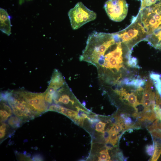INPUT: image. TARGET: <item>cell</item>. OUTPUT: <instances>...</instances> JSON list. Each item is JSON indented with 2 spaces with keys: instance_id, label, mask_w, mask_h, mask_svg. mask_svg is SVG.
Masks as SVG:
<instances>
[{
  "instance_id": "obj_13",
  "label": "cell",
  "mask_w": 161,
  "mask_h": 161,
  "mask_svg": "<svg viewBox=\"0 0 161 161\" xmlns=\"http://www.w3.org/2000/svg\"><path fill=\"white\" fill-rule=\"evenodd\" d=\"M157 119L156 113L154 111L148 110L146 111L143 116L138 119L139 122L148 120L152 122Z\"/></svg>"
},
{
  "instance_id": "obj_24",
  "label": "cell",
  "mask_w": 161,
  "mask_h": 161,
  "mask_svg": "<svg viewBox=\"0 0 161 161\" xmlns=\"http://www.w3.org/2000/svg\"><path fill=\"white\" fill-rule=\"evenodd\" d=\"M17 156V157L18 158V159L20 160H32L30 157H28V156H27L26 155L23 154H18Z\"/></svg>"
},
{
  "instance_id": "obj_26",
  "label": "cell",
  "mask_w": 161,
  "mask_h": 161,
  "mask_svg": "<svg viewBox=\"0 0 161 161\" xmlns=\"http://www.w3.org/2000/svg\"><path fill=\"white\" fill-rule=\"evenodd\" d=\"M117 156L120 160H124V157L123 153L121 152H120L117 154Z\"/></svg>"
},
{
  "instance_id": "obj_9",
  "label": "cell",
  "mask_w": 161,
  "mask_h": 161,
  "mask_svg": "<svg viewBox=\"0 0 161 161\" xmlns=\"http://www.w3.org/2000/svg\"><path fill=\"white\" fill-rule=\"evenodd\" d=\"M144 40L148 41L155 48L161 50V24L146 37Z\"/></svg>"
},
{
  "instance_id": "obj_10",
  "label": "cell",
  "mask_w": 161,
  "mask_h": 161,
  "mask_svg": "<svg viewBox=\"0 0 161 161\" xmlns=\"http://www.w3.org/2000/svg\"><path fill=\"white\" fill-rule=\"evenodd\" d=\"M13 114L7 100L0 99V122H5Z\"/></svg>"
},
{
  "instance_id": "obj_12",
  "label": "cell",
  "mask_w": 161,
  "mask_h": 161,
  "mask_svg": "<svg viewBox=\"0 0 161 161\" xmlns=\"http://www.w3.org/2000/svg\"><path fill=\"white\" fill-rule=\"evenodd\" d=\"M7 123L15 129L20 127L24 123L21 119L14 114L8 119Z\"/></svg>"
},
{
  "instance_id": "obj_28",
  "label": "cell",
  "mask_w": 161,
  "mask_h": 161,
  "mask_svg": "<svg viewBox=\"0 0 161 161\" xmlns=\"http://www.w3.org/2000/svg\"><path fill=\"white\" fill-rule=\"evenodd\" d=\"M142 0H140V1H141Z\"/></svg>"
},
{
  "instance_id": "obj_17",
  "label": "cell",
  "mask_w": 161,
  "mask_h": 161,
  "mask_svg": "<svg viewBox=\"0 0 161 161\" xmlns=\"http://www.w3.org/2000/svg\"><path fill=\"white\" fill-rule=\"evenodd\" d=\"M124 123H118L116 124L113 125L112 126L113 129V131L115 132L117 134L121 131L124 129Z\"/></svg>"
},
{
  "instance_id": "obj_16",
  "label": "cell",
  "mask_w": 161,
  "mask_h": 161,
  "mask_svg": "<svg viewBox=\"0 0 161 161\" xmlns=\"http://www.w3.org/2000/svg\"><path fill=\"white\" fill-rule=\"evenodd\" d=\"M161 0H142L141 1L140 9H143L154 4Z\"/></svg>"
},
{
  "instance_id": "obj_8",
  "label": "cell",
  "mask_w": 161,
  "mask_h": 161,
  "mask_svg": "<svg viewBox=\"0 0 161 161\" xmlns=\"http://www.w3.org/2000/svg\"><path fill=\"white\" fill-rule=\"evenodd\" d=\"M0 30L8 36L11 34L10 17L4 9L0 8Z\"/></svg>"
},
{
  "instance_id": "obj_19",
  "label": "cell",
  "mask_w": 161,
  "mask_h": 161,
  "mask_svg": "<svg viewBox=\"0 0 161 161\" xmlns=\"http://www.w3.org/2000/svg\"><path fill=\"white\" fill-rule=\"evenodd\" d=\"M117 134L113 131L110 134L109 140L110 142L114 145L117 142L118 138Z\"/></svg>"
},
{
  "instance_id": "obj_3",
  "label": "cell",
  "mask_w": 161,
  "mask_h": 161,
  "mask_svg": "<svg viewBox=\"0 0 161 161\" xmlns=\"http://www.w3.org/2000/svg\"><path fill=\"white\" fill-rule=\"evenodd\" d=\"M71 26L76 30L96 18V13L91 10L81 2H78L68 13Z\"/></svg>"
},
{
  "instance_id": "obj_22",
  "label": "cell",
  "mask_w": 161,
  "mask_h": 161,
  "mask_svg": "<svg viewBox=\"0 0 161 161\" xmlns=\"http://www.w3.org/2000/svg\"><path fill=\"white\" fill-rule=\"evenodd\" d=\"M151 100H145L140 102L143 106L146 108L150 110V107L151 104Z\"/></svg>"
},
{
  "instance_id": "obj_4",
  "label": "cell",
  "mask_w": 161,
  "mask_h": 161,
  "mask_svg": "<svg viewBox=\"0 0 161 161\" xmlns=\"http://www.w3.org/2000/svg\"><path fill=\"white\" fill-rule=\"evenodd\" d=\"M116 33L121 41L130 49L146 37L143 27L134 18L128 27Z\"/></svg>"
},
{
  "instance_id": "obj_2",
  "label": "cell",
  "mask_w": 161,
  "mask_h": 161,
  "mask_svg": "<svg viewBox=\"0 0 161 161\" xmlns=\"http://www.w3.org/2000/svg\"><path fill=\"white\" fill-rule=\"evenodd\" d=\"M134 18L143 27L146 37L151 35L161 24V0L150 6L140 9Z\"/></svg>"
},
{
  "instance_id": "obj_18",
  "label": "cell",
  "mask_w": 161,
  "mask_h": 161,
  "mask_svg": "<svg viewBox=\"0 0 161 161\" xmlns=\"http://www.w3.org/2000/svg\"><path fill=\"white\" fill-rule=\"evenodd\" d=\"M128 65L133 67L140 68L137 65V59L134 57L131 58L130 56L128 58L127 62Z\"/></svg>"
},
{
  "instance_id": "obj_1",
  "label": "cell",
  "mask_w": 161,
  "mask_h": 161,
  "mask_svg": "<svg viewBox=\"0 0 161 161\" xmlns=\"http://www.w3.org/2000/svg\"><path fill=\"white\" fill-rule=\"evenodd\" d=\"M0 99L7 100L12 109L13 114L19 118L24 123L36 117L19 90L1 92Z\"/></svg>"
},
{
  "instance_id": "obj_23",
  "label": "cell",
  "mask_w": 161,
  "mask_h": 161,
  "mask_svg": "<svg viewBox=\"0 0 161 161\" xmlns=\"http://www.w3.org/2000/svg\"><path fill=\"white\" fill-rule=\"evenodd\" d=\"M103 133L102 136L106 142L108 141L110 134L109 130H107L104 131Z\"/></svg>"
},
{
  "instance_id": "obj_14",
  "label": "cell",
  "mask_w": 161,
  "mask_h": 161,
  "mask_svg": "<svg viewBox=\"0 0 161 161\" xmlns=\"http://www.w3.org/2000/svg\"><path fill=\"white\" fill-rule=\"evenodd\" d=\"M154 144L155 150L151 160L156 161L158 160L161 154V146L155 144Z\"/></svg>"
},
{
  "instance_id": "obj_11",
  "label": "cell",
  "mask_w": 161,
  "mask_h": 161,
  "mask_svg": "<svg viewBox=\"0 0 161 161\" xmlns=\"http://www.w3.org/2000/svg\"><path fill=\"white\" fill-rule=\"evenodd\" d=\"M15 129L11 127L7 123L0 122V143L7 138L10 137L15 131Z\"/></svg>"
},
{
  "instance_id": "obj_6",
  "label": "cell",
  "mask_w": 161,
  "mask_h": 161,
  "mask_svg": "<svg viewBox=\"0 0 161 161\" xmlns=\"http://www.w3.org/2000/svg\"><path fill=\"white\" fill-rule=\"evenodd\" d=\"M104 7L110 19L115 22L123 20L128 12V6L126 0H108Z\"/></svg>"
},
{
  "instance_id": "obj_20",
  "label": "cell",
  "mask_w": 161,
  "mask_h": 161,
  "mask_svg": "<svg viewBox=\"0 0 161 161\" xmlns=\"http://www.w3.org/2000/svg\"><path fill=\"white\" fill-rule=\"evenodd\" d=\"M106 124V123H105L101 121L99 122L96 125V130L98 132L103 133Z\"/></svg>"
},
{
  "instance_id": "obj_7",
  "label": "cell",
  "mask_w": 161,
  "mask_h": 161,
  "mask_svg": "<svg viewBox=\"0 0 161 161\" xmlns=\"http://www.w3.org/2000/svg\"><path fill=\"white\" fill-rule=\"evenodd\" d=\"M114 92L120 96L121 100H126L129 105L134 108L140 103L138 101L137 96L133 92L127 93L123 88L116 90Z\"/></svg>"
},
{
  "instance_id": "obj_21",
  "label": "cell",
  "mask_w": 161,
  "mask_h": 161,
  "mask_svg": "<svg viewBox=\"0 0 161 161\" xmlns=\"http://www.w3.org/2000/svg\"><path fill=\"white\" fill-rule=\"evenodd\" d=\"M154 144L147 145L145 147L146 152L147 154L149 156L152 155L154 151Z\"/></svg>"
},
{
  "instance_id": "obj_27",
  "label": "cell",
  "mask_w": 161,
  "mask_h": 161,
  "mask_svg": "<svg viewBox=\"0 0 161 161\" xmlns=\"http://www.w3.org/2000/svg\"><path fill=\"white\" fill-rule=\"evenodd\" d=\"M160 120H161V118H160Z\"/></svg>"
},
{
  "instance_id": "obj_5",
  "label": "cell",
  "mask_w": 161,
  "mask_h": 161,
  "mask_svg": "<svg viewBox=\"0 0 161 161\" xmlns=\"http://www.w3.org/2000/svg\"><path fill=\"white\" fill-rule=\"evenodd\" d=\"M19 90L36 117L48 111L49 105L45 100L44 93H33L23 89Z\"/></svg>"
},
{
  "instance_id": "obj_25",
  "label": "cell",
  "mask_w": 161,
  "mask_h": 161,
  "mask_svg": "<svg viewBox=\"0 0 161 161\" xmlns=\"http://www.w3.org/2000/svg\"><path fill=\"white\" fill-rule=\"evenodd\" d=\"M114 145L112 143L108 141L106 142L105 145V147L106 149L108 150H111L113 148Z\"/></svg>"
},
{
  "instance_id": "obj_15",
  "label": "cell",
  "mask_w": 161,
  "mask_h": 161,
  "mask_svg": "<svg viewBox=\"0 0 161 161\" xmlns=\"http://www.w3.org/2000/svg\"><path fill=\"white\" fill-rule=\"evenodd\" d=\"M100 155L98 157L99 161L110 160V157L109 154L108 149H106L101 151L100 152Z\"/></svg>"
}]
</instances>
